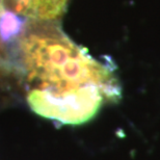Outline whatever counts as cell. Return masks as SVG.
<instances>
[{
	"label": "cell",
	"instance_id": "obj_1",
	"mask_svg": "<svg viewBox=\"0 0 160 160\" xmlns=\"http://www.w3.org/2000/svg\"><path fill=\"white\" fill-rule=\"evenodd\" d=\"M17 42L27 104L38 116L78 126L95 118L105 103L120 99L112 67L92 57L55 25L33 22Z\"/></svg>",
	"mask_w": 160,
	"mask_h": 160
},
{
	"label": "cell",
	"instance_id": "obj_2",
	"mask_svg": "<svg viewBox=\"0 0 160 160\" xmlns=\"http://www.w3.org/2000/svg\"><path fill=\"white\" fill-rule=\"evenodd\" d=\"M70 0H0V5L33 22H50L60 18Z\"/></svg>",
	"mask_w": 160,
	"mask_h": 160
},
{
	"label": "cell",
	"instance_id": "obj_3",
	"mask_svg": "<svg viewBox=\"0 0 160 160\" xmlns=\"http://www.w3.org/2000/svg\"><path fill=\"white\" fill-rule=\"evenodd\" d=\"M25 29V19L0 5V42H16Z\"/></svg>",
	"mask_w": 160,
	"mask_h": 160
}]
</instances>
